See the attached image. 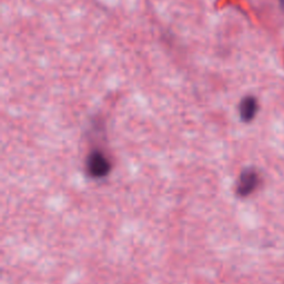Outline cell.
Wrapping results in <instances>:
<instances>
[{
	"mask_svg": "<svg viewBox=\"0 0 284 284\" xmlns=\"http://www.w3.org/2000/svg\"><path fill=\"white\" fill-rule=\"evenodd\" d=\"M87 172L92 178H105L109 174L111 170V163L108 158L101 151L94 150L87 158Z\"/></svg>",
	"mask_w": 284,
	"mask_h": 284,
	"instance_id": "6da1fadb",
	"label": "cell"
},
{
	"mask_svg": "<svg viewBox=\"0 0 284 284\" xmlns=\"http://www.w3.org/2000/svg\"><path fill=\"white\" fill-rule=\"evenodd\" d=\"M260 184V176L253 169H245L240 174L237 185V193L240 197H248L253 193Z\"/></svg>",
	"mask_w": 284,
	"mask_h": 284,
	"instance_id": "7a4b0ae2",
	"label": "cell"
},
{
	"mask_svg": "<svg viewBox=\"0 0 284 284\" xmlns=\"http://www.w3.org/2000/svg\"><path fill=\"white\" fill-rule=\"evenodd\" d=\"M257 111V102L253 97H245L242 99L239 107V112L241 120L244 122H250L253 120Z\"/></svg>",
	"mask_w": 284,
	"mask_h": 284,
	"instance_id": "3957f363",
	"label": "cell"
}]
</instances>
